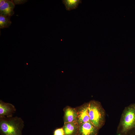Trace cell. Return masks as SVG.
<instances>
[{"label":"cell","mask_w":135,"mask_h":135,"mask_svg":"<svg viewBox=\"0 0 135 135\" xmlns=\"http://www.w3.org/2000/svg\"><path fill=\"white\" fill-rule=\"evenodd\" d=\"M118 135H135V103L124 110L117 128Z\"/></svg>","instance_id":"6da1fadb"},{"label":"cell","mask_w":135,"mask_h":135,"mask_svg":"<svg viewBox=\"0 0 135 135\" xmlns=\"http://www.w3.org/2000/svg\"><path fill=\"white\" fill-rule=\"evenodd\" d=\"M24 122L17 116L0 118L1 135H22Z\"/></svg>","instance_id":"7a4b0ae2"},{"label":"cell","mask_w":135,"mask_h":135,"mask_svg":"<svg viewBox=\"0 0 135 135\" xmlns=\"http://www.w3.org/2000/svg\"><path fill=\"white\" fill-rule=\"evenodd\" d=\"M88 112L90 122L100 129L105 123L106 117L105 111L100 102L94 100L90 101Z\"/></svg>","instance_id":"3957f363"},{"label":"cell","mask_w":135,"mask_h":135,"mask_svg":"<svg viewBox=\"0 0 135 135\" xmlns=\"http://www.w3.org/2000/svg\"><path fill=\"white\" fill-rule=\"evenodd\" d=\"M88 102L85 103L76 108L77 113L76 122L78 125L90 122L88 112Z\"/></svg>","instance_id":"277c9868"},{"label":"cell","mask_w":135,"mask_h":135,"mask_svg":"<svg viewBox=\"0 0 135 135\" xmlns=\"http://www.w3.org/2000/svg\"><path fill=\"white\" fill-rule=\"evenodd\" d=\"M99 130L90 122L79 125L76 135H97Z\"/></svg>","instance_id":"5b68a950"},{"label":"cell","mask_w":135,"mask_h":135,"mask_svg":"<svg viewBox=\"0 0 135 135\" xmlns=\"http://www.w3.org/2000/svg\"><path fill=\"white\" fill-rule=\"evenodd\" d=\"M16 110L15 106L12 104L0 100V118L12 117Z\"/></svg>","instance_id":"8992f818"},{"label":"cell","mask_w":135,"mask_h":135,"mask_svg":"<svg viewBox=\"0 0 135 135\" xmlns=\"http://www.w3.org/2000/svg\"><path fill=\"white\" fill-rule=\"evenodd\" d=\"M63 110L64 123L76 121L77 113L75 108L67 106Z\"/></svg>","instance_id":"52a82bcc"},{"label":"cell","mask_w":135,"mask_h":135,"mask_svg":"<svg viewBox=\"0 0 135 135\" xmlns=\"http://www.w3.org/2000/svg\"><path fill=\"white\" fill-rule=\"evenodd\" d=\"M15 6L12 0H7L4 5L0 6V15L12 16L14 14Z\"/></svg>","instance_id":"ba28073f"},{"label":"cell","mask_w":135,"mask_h":135,"mask_svg":"<svg viewBox=\"0 0 135 135\" xmlns=\"http://www.w3.org/2000/svg\"><path fill=\"white\" fill-rule=\"evenodd\" d=\"M78 126L76 121L64 123L62 128L64 135H76Z\"/></svg>","instance_id":"9c48e42d"},{"label":"cell","mask_w":135,"mask_h":135,"mask_svg":"<svg viewBox=\"0 0 135 135\" xmlns=\"http://www.w3.org/2000/svg\"><path fill=\"white\" fill-rule=\"evenodd\" d=\"M62 1L65 6L66 10H68L78 8V4L82 3L81 0H62Z\"/></svg>","instance_id":"30bf717a"},{"label":"cell","mask_w":135,"mask_h":135,"mask_svg":"<svg viewBox=\"0 0 135 135\" xmlns=\"http://www.w3.org/2000/svg\"><path fill=\"white\" fill-rule=\"evenodd\" d=\"M10 16L0 15V28L2 29L8 28L11 25Z\"/></svg>","instance_id":"8fae6325"},{"label":"cell","mask_w":135,"mask_h":135,"mask_svg":"<svg viewBox=\"0 0 135 135\" xmlns=\"http://www.w3.org/2000/svg\"><path fill=\"white\" fill-rule=\"evenodd\" d=\"M53 135H64V131L62 128L55 129L53 132Z\"/></svg>","instance_id":"7c38bea8"},{"label":"cell","mask_w":135,"mask_h":135,"mask_svg":"<svg viewBox=\"0 0 135 135\" xmlns=\"http://www.w3.org/2000/svg\"><path fill=\"white\" fill-rule=\"evenodd\" d=\"M12 1L15 5L23 4L27 1V0H13Z\"/></svg>","instance_id":"4fadbf2b"},{"label":"cell","mask_w":135,"mask_h":135,"mask_svg":"<svg viewBox=\"0 0 135 135\" xmlns=\"http://www.w3.org/2000/svg\"><path fill=\"white\" fill-rule=\"evenodd\" d=\"M7 0H0V6H2L4 5L6 2Z\"/></svg>","instance_id":"5bb4252c"}]
</instances>
